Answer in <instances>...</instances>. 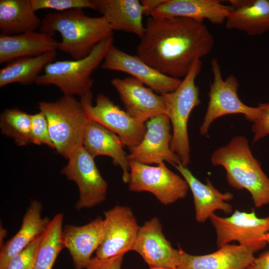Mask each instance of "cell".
Masks as SVG:
<instances>
[{
    "label": "cell",
    "mask_w": 269,
    "mask_h": 269,
    "mask_svg": "<svg viewBox=\"0 0 269 269\" xmlns=\"http://www.w3.org/2000/svg\"><path fill=\"white\" fill-rule=\"evenodd\" d=\"M140 39L136 55L161 73L179 79L211 52L214 44L203 22L180 17H148Z\"/></svg>",
    "instance_id": "6da1fadb"
},
{
    "label": "cell",
    "mask_w": 269,
    "mask_h": 269,
    "mask_svg": "<svg viewBox=\"0 0 269 269\" xmlns=\"http://www.w3.org/2000/svg\"><path fill=\"white\" fill-rule=\"evenodd\" d=\"M41 32L54 36H61L57 49L70 55L74 60L82 59L113 31L103 16L90 17L83 9L48 13L41 20Z\"/></svg>",
    "instance_id": "7a4b0ae2"
},
{
    "label": "cell",
    "mask_w": 269,
    "mask_h": 269,
    "mask_svg": "<svg viewBox=\"0 0 269 269\" xmlns=\"http://www.w3.org/2000/svg\"><path fill=\"white\" fill-rule=\"evenodd\" d=\"M210 159L213 165L225 168L230 186L250 192L256 207L269 204V178L253 156L246 137L235 136L216 149Z\"/></svg>",
    "instance_id": "3957f363"
},
{
    "label": "cell",
    "mask_w": 269,
    "mask_h": 269,
    "mask_svg": "<svg viewBox=\"0 0 269 269\" xmlns=\"http://www.w3.org/2000/svg\"><path fill=\"white\" fill-rule=\"evenodd\" d=\"M113 41V35L104 38L82 59L56 61L47 64L44 73L37 77L35 83L39 86H55L66 96L78 95L81 98L93 95L91 75L102 63Z\"/></svg>",
    "instance_id": "277c9868"
},
{
    "label": "cell",
    "mask_w": 269,
    "mask_h": 269,
    "mask_svg": "<svg viewBox=\"0 0 269 269\" xmlns=\"http://www.w3.org/2000/svg\"><path fill=\"white\" fill-rule=\"evenodd\" d=\"M38 106L46 117L54 149L68 159L76 149L83 146L90 120L81 102L74 96L63 95L55 102L40 101Z\"/></svg>",
    "instance_id": "5b68a950"
},
{
    "label": "cell",
    "mask_w": 269,
    "mask_h": 269,
    "mask_svg": "<svg viewBox=\"0 0 269 269\" xmlns=\"http://www.w3.org/2000/svg\"><path fill=\"white\" fill-rule=\"evenodd\" d=\"M201 68V60L196 61L176 90L160 94L164 99L166 114L172 128L170 148L184 167H187L190 161L188 119L192 111L201 104L199 90L195 80Z\"/></svg>",
    "instance_id": "8992f818"
},
{
    "label": "cell",
    "mask_w": 269,
    "mask_h": 269,
    "mask_svg": "<svg viewBox=\"0 0 269 269\" xmlns=\"http://www.w3.org/2000/svg\"><path fill=\"white\" fill-rule=\"evenodd\" d=\"M129 189L152 193L164 205L184 198L189 187L186 181L170 170L164 162L152 166L130 161Z\"/></svg>",
    "instance_id": "52a82bcc"
},
{
    "label": "cell",
    "mask_w": 269,
    "mask_h": 269,
    "mask_svg": "<svg viewBox=\"0 0 269 269\" xmlns=\"http://www.w3.org/2000/svg\"><path fill=\"white\" fill-rule=\"evenodd\" d=\"M210 64L213 78L210 86L208 107L199 130L200 134L203 135L208 134L212 122L220 117L242 114L247 120L253 122L259 113L258 107L248 106L240 99L237 78L230 74L224 80L218 59H212Z\"/></svg>",
    "instance_id": "ba28073f"
},
{
    "label": "cell",
    "mask_w": 269,
    "mask_h": 269,
    "mask_svg": "<svg viewBox=\"0 0 269 269\" xmlns=\"http://www.w3.org/2000/svg\"><path fill=\"white\" fill-rule=\"evenodd\" d=\"M80 102L90 120L117 134L128 149L136 146L142 139L146 130L145 125L134 119L107 96L98 95L94 106L93 95L81 98Z\"/></svg>",
    "instance_id": "9c48e42d"
},
{
    "label": "cell",
    "mask_w": 269,
    "mask_h": 269,
    "mask_svg": "<svg viewBox=\"0 0 269 269\" xmlns=\"http://www.w3.org/2000/svg\"><path fill=\"white\" fill-rule=\"evenodd\" d=\"M94 158L83 146H80L73 152L67 164L61 171L78 187L79 198L75 204L78 211L95 207L106 199L108 184L98 169Z\"/></svg>",
    "instance_id": "30bf717a"
},
{
    "label": "cell",
    "mask_w": 269,
    "mask_h": 269,
    "mask_svg": "<svg viewBox=\"0 0 269 269\" xmlns=\"http://www.w3.org/2000/svg\"><path fill=\"white\" fill-rule=\"evenodd\" d=\"M171 123L166 114L147 121L146 130L140 142L129 149V161L149 165L167 162L173 166L181 164L180 158L170 148Z\"/></svg>",
    "instance_id": "8fae6325"
},
{
    "label": "cell",
    "mask_w": 269,
    "mask_h": 269,
    "mask_svg": "<svg viewBox=\"0 0 269 269\" xmlns=\"http://www.w3.org/2000/svg\"><path fill=\"white\" fill-rule=\"evenodd\" d=\"M104 215V237L96 257L109 258L132 251L140 226L131 209L117 205Z\"/></svg>",
    "instance_id": "7c38bea8"
},
{
    "label": "cell",
    "mask_w": 269,
    "mask_h": 269,
    "mask_svg": "<svg viewBox=\"0 0 269 269\" xmlns=\"http://www.w3.org/2000/svg\"><path fill=\"white\" fill-rule=\"evenodd\" d=\"M267 243L261 241L246 244H226L217 251L192 255L180 247L177 269H246L255 260L254 254Z\"/></svg>",
    "instance_id": "4fadbf2b"
},
{
    "label": "cell",
    "mask_w": 269,
    "mask_h": 269,
    "mask_svg": "<svg viewBox=\"0 0 269 269\" xmlns=\"http://www.w3.org/2000/svg\"><path fill=\"white\" fill-rule=\"evenodd\" d=\"M106 70L127 73L160 94L176 90L182 80L165 75L151 67L137 55L122 51L112 44L101 65Z\"/></svg>",
    "instance_id": "5bb4252c"
},
{
    "label": "cell",
    "mask_w": 269,
    "mask_h": 269,
    "mask_svg": "<svg viewBox=\"0 0 269 269\" xmlns=\"http://www.w3.org/2000/svg\"><path fill=\"white\" fill-rule=\"evenodd\" d=\"M209 219L216 230L219 248L234 241L240 244L265 241L264 237L269 231V215L259 218L254 211L236 210L228 217L213 214Z\"/></svg>",
    "instance_id": "9a60e30c"
},
{
    "label": "cell",
    "mask_w": 269,
    "mask_h": 269,
    "mask_svg": "<svg viewBox=\"0 0 269 269\" xmlns=\"http://www.w3.org/2000/svg\"><path fill=\"white\" fill-rule=\"evenodd\" d=\"M111 83L118 92L126 111L136 121L144 123L153 117L166 114L164 99L137 79L115 78Z\"/></svg>",
    "instance_id": "2e32d148"
},
{
    "label": "cell",
    "mask_w": 269,
    "mask_h": 269,
    "mask_svg": "<svg viewBox=\"0 0 269 269\" xmlns=\"http://www.w3.org/2000/svg\"><path fill=\"white\" fill-rule=\"evenodd\" d=\"M132 251L139 254L149 267L177 268L179 250L174 249L154 217L140 226Z\"/></svg>",
    "instance_id": "e0dca14e"
},
{
    "label": "cell",
    "mask_w": 269,
    "mask_h": 269,
    "mask_svg": "<svg viewBox=\"0 0 269 269\" xmlns=\"http://www.w3.org/2000/svg\"><path fill=\"white\" fill-rule=\"evenodd\" d=\"M231 5L219 0H165L151 13L149 17L156 19L167 17H185L203 22L221 24L225 22Z\"/></svg>",
    "instance_id": "ac0fdd59"
},
{
    "label": "cell",
    "mask_w": 269,
    "mask_h": 269,
    "mask_svg": "<svg viewBox=\"0 0 269 269\" xmlns=\"http://www.w3.org/2000/svg\"><path fill=\"white\" fill-rule=\"evenodd\" d=\"M103 237L104 219L100 216L84 225H67L63 228L64 246L72 258L74 269H86Z\"/></svg>",
    "instance_id": "d6986e66"
},
{
    "label": "cell",
    "mask_w": 269,
    "mask_h": 269,
    "mask_svg": "<svg viewBox=\"0 0 269 269\" xmlns=\"http://www.w3.org/2000/svg\"><path fill=\"white\" fill-rule=\"evenodd\" d=\"M83 146L93 157L110 156L113 163L123 170V180L128 183L130 164L120 137L99 123L89 120L86 127Z\"/></svg>",
    "instance_id": "ffe728a7"
},
{
    "label": "cell",
    "mask_w": 269,
    "mask_h": 269,
    "mask_svg": "<svg viewBox=\"0 0 269 269\" xmlns=\"http://www.w3.org/2000/svg\"><path fill=\"white\" fill-rule=\"evenodd\" d=\"M187 182L193 197L195 219L199 223H204L214 212L220 210L230 214L232 206L227 201L233 198L230 192L222 193L214 187L211 181L206 178V183L200 181L187 167L181 164L174 166Z\"/></svg>",
    "instance_id": "44dd1931"
},
{
    "label": "cell",
    "mask_w": 269,
    "mask_h": 269,
    "mask_svg": "<svg viewBox=\"0 0 269 269\" xmlns=\"http://www.w3.org/2000/svg\"><path fill=\"white\" fill-rule=\"evenodd\" d=\"M41 202L32 200L27 207L18 232L0 248V269H5L9 262L37 238L47 228L51 219L41 216Z\"/></svg>",
    "instance_id": "7402d4cb"
},
{
    "label": "cell",
    "mask_w": 269,
    "mask_h": 269,
    "mask_svg": "<svg viewBox=\"0 0 269 269\" xmlns=\"http://www.w3.org/2000/svg\"><path fill=\"white\" fill-rule=\"evenodd\" d=\"M233 9L225 20L227 29H237L249 36L269 31V0H230Z\"/></svg>",
    "instance_id": "603a6c76"
},
{
    "label": "cell",
    "mask_w": 269,
    "mask_h": 269,
    "mask_svg": "<svg viewBox=\"0 0 269 269\" xmlns=\"http://www.w3.org/2000/svg\"><path fill=\"white\" fill-rule=\"evenodd\" d=\"M113 31H123L140 38L145 31L142 22L143 7L137 0H92Z\"/></svg>",
    "instance_id": "cb8c5ba5"
},
{
    "label": "cell",
    "mask_w": 269,
    "mask_h": 269,
    "mask_svg": "<svg viewBox=\"0 0 269 269\" xmlns=\"http://www.w3.org/2000/svg\"><path fill=\"white\" fill-rule=\"evenodd\" d=\"M59 42L42 32L0 34V63L23 57L37 56L57 50Z\"/></svg>",
    "instance_id": "d4e9b609"
},
{
    "label": "cell",
    "mask_w": 269,
    "mask_h": 269,
    "mask_svg": "<svg viewBox=\"0 0 269 269\" xmlns=\"http://www.w3.org/2000/svg\"><path fill=\"white\" fill-rule=\"evenodd\" d=\"M41 20L35 14L31 0H0V34L13 35L35 31Z\"/></svg>",
    "instance_id": "484cf974"
},
{
    "label": "cell",
    "mask_w": 269,
    "mask_h": 269,
    "mask_svg": "<svg viewBox=\"0 0 269 269\" xmlns=\"http://www.w3.org/2000/svg\"><path fill=\"white\" fill-rule=\"evenodd\" d=\"M56 50L33 57H23L13 59L0 70V87L12 83L29 85L35 83L41 71L54 61Z\"/></svg>",
    "instance_id": "4316f807"
},
{
    "label": "cell",
    "mask_w": 269,
    "mask_h": 269,
    "mask_svg": "<svg viewBox=\"0 0 269 269\" xmlns=\"http://www.w3.org/2000/svg\"><path fill=\"white\" fill-rule=\"evenodd\" d=\"M63 219L62 213L56 214L41 235L33 269H52L59 254L64 248L62 238Z\"/></svg>",
    "instance_id": "83f0119b"
},
{
    "label": "cell",
    "mask_w": 269,
    "mask_h": 269,
    "mask_svg": "<svg viewBox=\"0 0 269 269\" xmlns=\"http://www.w3.org/2000/svg\"><path fill=\"white\" fill-rule=\"evenodd\" d=\"M31 115L17 109H7L0 115V128L2 134L12 138L17 146L30 143Z\"/></svg>",
    "instance_id": "f1b7e54d"
},
{
    "label": "cell",
    "mask_w": 269,
    "mask_h": 269,
    "mask_svg": "<svg viewBox=\"0 0 269 269\" xmlns=\"http://www.w3.org/2000/svg\"><path fill=\"white\" fill-rule=\"evenodd\" d=\"M33 9H54L63 12L73 9L91 8L96 10L92 0H31Z\"/></svg>",
    "instance_id": "f546056e"
},
{
    "label": "cell",
    "mask_w": 269,
    "mask_h": 269,
    "mask_svg": "<svg viewBox=\"0 0 269 269\" xmlns=\"http://www.w3.org/2000/svg\"><path fill=\"white\" fill-rule=\"evenodd\" d=\"M30 141V143L37 145L44 144L54 149L46 117L41 111L31 115Z\"/></svg>",
    "instance_id": "4dcf8cb0"
},
{
    "label": "cell",
    "mask_w": 269,
    "mask_h": 269,
    "mask_svg": "<svg viewBox=\"0 0 269 269\" xmlns=\"http://www.w3.org/2000/svg\"><path fill=\"white\" fill-rule=\"evenodd\" d=\"M41 238V235L13 257L5 269H33Z\"/></svg>",
    "instance_id": "1f68e13d"
},
{
    "label": "cell",
    "mask_w": 269,
    "mask_h": 269,
    "mask_svg": "<svg viewBox=\"0 0 269 269\" xmlns=\"http://www.w3.org/2000/svg\"><path fill=\"white\" fill-rule=\"evenodd\" d=\"M257 107L259 113L251 128L254 133L253 143L269 134V103H260Z\"/></svg>",
    "instance_id": "d6a6232c"
},
{
    "label": "cell",
    "mask_w": 269,
    "mask_h": 269,
    "mask_svg": "<svg viewBox=\"0 0 269 269\" xmlns=\"http://www.w3.org/2000/svg\"><path fill=\"white\" fill-rule=\"evenodd\" d=\"M124 255L106 259L92 257L85 269H122Z\"/></svg>",
    "instance_id": "836d02e7"
},
{
    "label": "cell",
    "mask_w": 269,
    "mask_h": 269,
    "mask_svg": "<svg viewBox=\"0 0 269 269\" xmlns=\"http://www.w3.org/2000/svg\"><path fill=\"white\" fill-rule=\"evenodd\" d=\"M246 269H269V251L261 253Z\"/></svg>",
    "instance_id": "e575fe53"
},
{
    "label": "cell",
    "mask_w": 269,
    "mask_h": 269,
    "mask_svg": "<svg viewBox=\"0 0 269 269\" xmlns=\"http://www.w3.org/2000/svg\"><path fill=\"white\" fill-rule=\"evenodd\" d=\"M165 0H142L140 3L143 7V15L149 16L151 13Z\"/></svg>",
    "instance_id": "d590c367"
},
{
    "label": "cell",
    "mask_w": 269,
    "mask_h": 269,
    "mask_svg": "<svg viewBox=\"0 0 269 269\" xmlns=\"http://www.w3.org/2000/svg\"><path fill=\"white\" fill-rule=\"evenodd\" d=\"M6 231L3 229L2 226H0V246H1V244H2L3 241L4 240V237L6 236Z\"/></svg>",
    "instance_id": "8d00e7d4"
},
{
    "label": "cell",
    "mask_w": 269,
    "mask_h": 269,
    "mask_svg": "<svg viewBox=\"0 0 269 269\" xmlns=\"http://www.w3.org/2000/svg\"><path fill=\"white\" fill-rule=\"evenodd\" d=\"M264 240L266 242L269 246V231L265 234L264 237Z\"/></svg>",
    "instance_id": "74e56055"
},
{
    "label": "cell",
    "mask_w": 269,
    "mask_h": 269,
    "mask_svg": "<svg viewBox=\"0 0 269 269\" xmlns=\"http://www.w3.org/2000/svg\"><path fill=\"white\" fill-rule=\"evenodd\" d=\"M149 269H177V268H164V267H149Z\"/></svg>",
    "instance_id": "f35d334b"
}]
</instances>
